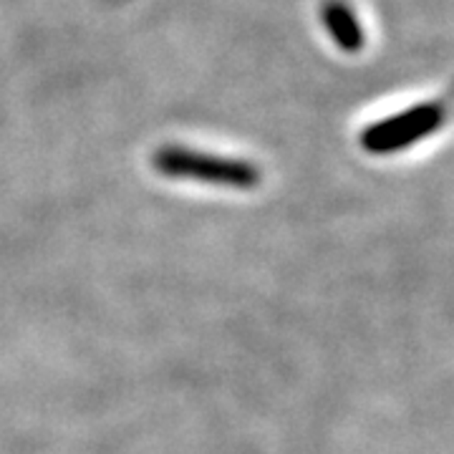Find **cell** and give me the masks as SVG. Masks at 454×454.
Masks as SVG:
<instances>
[{
    "instance_id": "1",
    "label": "cell",
    "mask_w": 454,
    "mask_h": 454,
    "mask_svg": "<svg viewBox=\"0 0 454 454\" xmlns=\"http://www.w3.org/2000/svg\"><path fill=\"white\" fill-rule=\"evenodd\" d=\"M154 169L169 179H195L227 190H253L260 184V169L247 160L197 152L187 146L167 145L152 157Z\"/></svg>"
},
{
    "instance_id": "2",
    "label": "cell",
    "mask_w": 454,
    "mask_h": 454,
    "mask_svg": "<svg viewBox=\"0 0 454 454\" xmlns=\"http://www.w3.org/2000/svg\"><path fill=\"white\" fill-rule=\"evenodd\" d=\"M444 119L447 112L439 101H424L369 124L361 131V146L369 154H394L442 129Z\"/></svg>"
},
{
    "instance_id": "3",
    "label": "cell",
    "mask_w": 454,
    "mask_h": 454,
    "mask_svg": "<svg viewBox=\"0 0 454 454\" xmlns=\"http://www.w3.org/2000/svg\"><path fill=\"white\" fill-rule=\"evenodd\" d=\"M321 18H324L325 31L331 33V38L336 41L340 51L356 53L364 49V43H366L364 28L358 23L356 13L343 0H325Z\"/></svg>"
}]
</instances>
